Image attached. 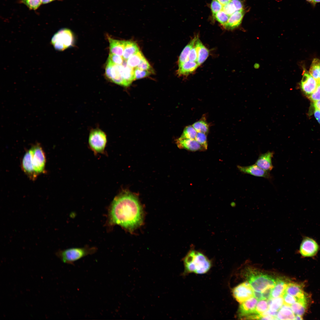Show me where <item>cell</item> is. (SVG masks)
Returning a JSON list of instances; mask_svg holds the SVG:
<instances>
[{
    "label": "cell",
    "mask_w": 320,
    "mask_h": 320,
    "mask_svg": "<svg viewBox=\"0 0 320 320\" xmlns=\"http://www.w3.org/2000/svg\"><path fill=\"white\" fill-rule=\"evenodd\" d=\"M21 168L24 172L31 180L34 181L38 175L35 171L32 161V155L31 149L25 152L23 158Z\"/></svg>",
    "instance_id": "7c38bea8"
},
{
    "label": "cell",
    "mask_w": 320,
    "mask_h": 320,
    "mask_svg": "<svg viewBox=\"0 0 320 320\" xmlns=\"http://www.w3.org/2000/svg\"><path fill=\"white\" fill-rule=\"evenodd\" d=\"M109 43L110 53L122 56L126 41L119 40L108 37Z\"/></svg>",
    "instance_id": "ffe728a7"
},
{
    "label": "cell",
    "mask_w": 320,
    "mask_h": 320,
    "mask_svg": "<svg viewBox=\"0 0 320 320\" xmlns=\"http://www.w3.org/2000/svg\"><path fill=\"white\" fill-rule=\"evenodd\" d=\"M320 249L318 243L313 239L304 237L300 245L299 252L304 257H312L315 255Z\"/></svg>",
    "instance_id": "9c48e42d"
},
{
    "label": "cell",
    "mask_w": 320,
    "mask_h": 320,
    "mask_svg": "<svg viewBox=\"0 0 320 320\" xmlns=\"http://www.w3.org/2000/svg\"><path fill=\"white\" fill-rule=\"evenodd\" d=\"M97 251V248L95 247L87 246L59 250L55 254L63 263L73 265L75 262L87 255L94 254Z\"/></svg>",
    "instance_id": "277c9868"
},
{
    "label": "cell",
    "mask_w": 320,
    "mask_h": 320,
    "mask_svg": "<svg viewBox=\"0 0 320 320\" xmlns=\"http://www.w3.org/2000/svg\"><path fill=\"white\" fill-rule=\"evenodd\" d=\"M313 112L314 116L320 125V110L315 109Z\"/></svg>",
    "instance_id": "7dc6e473"
},
{
    "label": "cell",
    "mask_w": 320,
    "mask_h": 320,
    "mask_svg": "<svg viewBox=\"0 0 320 320\" xmlns=\"http://www.w3.org/2000/svg\"><path fill=\"white\" fill-rule=\"evenodd\" d=\"M237 167L240 172L244 174H248L256 177H263L268 180H271L272 178V177L269 172L262 169L255 164L247 166L238 165Z\"/></svg>",
    "instance_id": "4fadbf2b"
},
{
    "label": "cell",
    "mask_w": 320,
    "mask_h": 320,
    "mask_svg": "<svg viewBox=\"0 0 320 320\" xmlns=\"http://www.w3.org/2000/svg\"><path fill=\"white\" fill-rule=\"evenodd\" d=\"M32 155V161L34 170L38 175L45 172L46 158L44 151L38 143L33 145L31 148Z\"/></svg>",
    "instance_id": "52a82bcc"
},
{
    "label": "cell",
    "mask_w": 320,
    "mask_h": 320,
    "mask_svg": "<svg viewBox=\"0 0 320 320\" xmlns=\"http://www.w3.org/2000/svg\"><path fill=\"white\" fill-rule=\"evenodd\" d=\"M223 7L217 0H212L210 8L213 17L217 13L222 9Z\"/></svg>",
    "instance_id": "f35d334b"
},
{
    "label": "cell",
    "mask_w": 320,
    "mask_h": 320,
    "mask_svg": "<svg viewBox=\"0 0 320 320\" xmlns=\"http://www.w3.org/2000/svg\"><path fill=\"white\" fill-rule=\"evenodd\" d=\"M139 50L136 43L132 41H126L122 57L124 60H127L131 56Z\"/></svg>",
    "instance_id": "484cf974"
},
{
    "label": "cell",
    "mask_w": 320,
    "mask_h": 320,
    "mask_svg": "<svg viewBox=\"0 0 320 320\" xmlns=\"http://www.w3.org/2000/svg\"><path fill=\"white\" fill-rule=\"evenodd\" d=\"M307 299L300 300L292 304L291 306L292 311L295 316L302 317L305 312L307 307Z\"/></svg>",
    "instance_id": "4316f807"
},
{
    "label": "cell",
    "mask_w": 320,
    "mask_h": 320,
    "mask_svg": "<svg viewBox=\"0 0 320 320\" xmlns=\"http://www.w3.org/2000/svg\"><path fill=\"white\" fill-rule=\"evenodd\" d=\"M198 37L195 36L188 43L183 49L179 56L178 61V66L184 63L188 60V56L190 52L194 46Z\"/></svg>",
    "instance_id": "d4e9b609"
},
{
    "label": "cell",
    "mask_w": 320,
    "mask_h": 320,
    "mask_svg": "<svg viewBox=\"0 0 320 320\" xmlns=\"http://www.w3.org/2000/svg\"><path fill=\"white\" fill-rule=\"evenodd\" d=\"M207 134L202 132H197L195 140L206 150L208 147Z\"/></svg>",
    "instance_id": "8d00e7d4"
},
{
    "label": "cell",
    "mask_w": 320,
    "mask_h": 320,
    "mask_svg": "<svg viewBox=\"0 0 320 320\" xmlns=\"http://www.w3.org/2000/svg\"><path fill=\"white\" fill-rule=\"evenodd\" d=\"M283 298L284 304L286 305L291 306L292 304L296 302L302 300L306 299L305 298L302 299H299L289 294L284 292L282 295Z\"/></svg>",
    "instance_id": "74e56055"
},
{
    "label": "cell",
    "mask_w": 320,
    "mask_h": 320,
    "mask_svg": "<svg viewBox=\"0 0 320 320\" xmlns=\"http://www.w3.org/2000/svg\"><path fill=\"white\" fill-rule=\"evenodd\" d=\"M143 213L137 197L124 190L114 198L109 208L108 223L110 226H121L129 231L142 224Z\"/></svg>",
    "instance_id": "6da1fadb"
},
{
    "label": "cell",
    "mask_w": 320,
    "mask_h": 320,
    "mask_svg": "<svg viewBox=\"0 0 320 320\" xmlns=\"http://www.w3.org/2000/svg\"><path fill=\"white\" fill-rule=\"evenodd\" d=\"M176 144L180 149H183L191 151H203L206 150L195 139L180 138L176 140Z\"/></svg>",
    "instance_id": "9a60e30c"
},
{
    "label": "cell",
    "mask_w": 320,
    "mask_h": 320,
    "mask_svg": "<svg viewBox=\"0 0 320 320\" xmlns=\"http://www.w3.org/2000/svg\"><path fill=\"white\" fill-rule=\"evenodd\" d=\"M197 132H202L207 134L209 131V125L204 118L194 123L192 125Z\"/></svg>",
    "instance_id": "f546056e"
},
{
    "label": "cell",
    "mask_w": 320,
    "mask_h": 320,
    "mask_svg": "<svg viewBox=\"0 0 320 320\" xmlns=\"http://www.w3.org/2000/svg\"><path fill=\"white\" fill-rule=\"evenodd\" d=\"M288 283L282 278H277L276 280V284L272 290L271 298L282 296L285 292Z\"/></svg>",
    "instance_id": "603a6c76"
},
{
    "label": "cell",
    "mask_w": 320,
    "mask_h": 320,
    "mask_svg": "<svg viewBox=\"0 0 320 320\" xmlns=\"http://www.w3.org/2000/svg\"><path fill=\"white\" fill-rule=\"evenodd\" d=\"M274 154L273 152L270 151L260 154L255 164L264 170L270 172L273 168L272 159Z\"/></svg>",
    "instance_id": "2e32d148"
},
{
    "label": "cell",
    "mask_w": 320,
    "mask_h": 320,
    "mask_svg": "<svg viewBox=\"0 0 320 320\" xmlns=\"http://www.w3.org/2000/svg\"><path fill=\"white\" fill-rule=\"evenodd\" d=\"M314 7L317 3H320V0H313Z\"/></svg>",
    "instance_id": "f5cc1de1"
},
{
    "label": "cell",
    "mask_w": 320,
    "mask_h": 320,
    "mask_svg": "<svg viewBox=\"0 0 320 320\" xmlns=\"http://www.w3.org/2000/svg\"><path fill=\"white\" fill-rule=\"evenodd\" d=\"M88 142L89 147L95 154L103 153L107 142V135L99 128H92L89 132Z\"/></svg>",
    "instance_id": "5b68a950"
},
{
    "label": "cell",
    "mask_w": 320,
    "mask_h": 320,
    "mask_svg": "<svg viewBox=\"0 0 320 320\" xmlns=\"http://www.w3.org/2000/svg\"><path fill=\"white\" fill-rule=\"evenodd\" d=\"M254 297L256 298L257 300H263L262 293L260 292L255 291L254 292Z\"/></svg>",
    "instance_id": "c3c4849f"
},
{
    "label": "cell",
    "mask_w": 320,
    "mask_h": 320,
    "mask_svg": "<svg viewBox=\"0 0 320 320\" xmlns=\"http://www.w3.org/2000/svg\"><path fill=\"white\" fill-rule=\"evenodd\" d=\"M285 292L299 299L306 298L302 286L296 283L288 282Z\"/></svg>",
    "instance_id": "d6986e66"
},
{
    "label": "cell",
    "mask_w": 320,
    "mask_h": 320,
    "mask_svg": "<svg viewBox=\"0 0 320 320\" xmlns=\"http://www.w3.org/2000/svg\"><path fill=\"white\" fill-rule=\"evenodd\" d=\"M137 67L143 70L152 71L151 66L144 57L141 60Z\"/></svg>",
    "instance_id": "7bdbcfd3"
},
{
    "label": "cell",
    "mask_w": 320,
    "mask_h": 320,
    "mask_svg": "<svg viewBox=\"0 0 320 320\" xmlns=\"http://www.w3.org/2000/svg\"><path fill=\"white\" fill-rule=\"evenodd\" d=\"M219 2H220L222 5L224 6L226 4L228 3L231 1V0H217Z\"/></svg>",
    "instance_id": "f907efd6"
},
{
    "label": "cell",
    "mask_w": 320,
    "mask_h": 320,
    "mask_svg": "<svg viewBox=\"0 0 320 320\" xmlns=\"http://www.w3.org/2000/svg\"><path fill=\"white\" fill-rule=\"evenodd\" d=\"M257 300L255 297H252L240 304L238 311L240 318H244L251 314H256L255 308Z\"/></svg>",
    "instance_id": "5bb4252c"
},
{
    "label": "cell",
    "mask_w": 320,
    "mask_h": 320,
    "mask_svg": "<svg viewBox=\"0 0 320 320\" xmlns=\"http://www.w3.org/2000/svg\"><path fill=\"white\" fill-rule=\"evenodd\" d=\"M74 37L72 32L70 29H61L52 37L51 43L55 49L62 51L73 45Z\"/></svg>",
    "instance_id": "8992f818"
},
{
    "label": "cell",
    "mask_w": 320,
    "mask_h": 320,
    "mask_svg": "<svg viewBox=\"0 0 320 320\" xmlns=\"http://www.w3.org/2000/svg\"><path fill=\"white\" fill-rule=\"evenodd\" d=\"M231 1L234 5L237 11L243 9V4L241 0H231Z\"/></svg>",
    "instance_id": "bcb514c9"
},
{
    "label": "cell",
    "mask_w": 320,
    "mask_h": 320,
    "mask_svg": "<svg viewBox=\"0 0 320 320\" xmlns=\"http://www.w3.org/2000/svg\"><path fill=\"white\" fill-rule=\"evenodd\" d=\"M268 300H261L257 303L255 313L256 314L261 315L267 310L268 308Z\"/></svg>",
    "instance_id": "d6a6232c"
},
{
    "label": "cell",
    "mask_w": 320,
    "mask_h": 320,
    "mask_svg": "<svg viewBox=\"0 0 320 320\" xmlns=\"http://www.w3.org/2000/svg\"><path fill=\"white\" fill-rule=\"evenodd\" d=\"M303 73L300 83V87L306 95H310L316 89L318 84L316 80L305 68H303Z\"/></svg>",
    "instance_id": "8fae6325"
},
{
    "label": "cell",
    "mask_w": 320,
    "mask_h": 320,
    "mask_svg": "<svg viewBox=\"0 0 320 320\" xmlns=\"http://www.w3.org/2000/svg\"><path fill=\"white\" fill-rule=\"evenodd\" d=\"M56 0H41L42 3L46 4Z\"/></svg>",
    "instance_id": "816d5d0a"
},
{
    "label": "cell",
    "mask_w": 320,
    "mask_h": 320,
    "mask_svg": "<svg viewBox=\"0 0 320 320\" xmlns=\"http://www.w3.org/2000/svg\"><path fill=\"white\" fill-rule=\"evenodd\" d=\"M197 132L192 125L186 127L183 130L180 138L195 139Z\"/></svg>",
    "instance_id": "1f68e13d"
},
{
    "label": "cell",
    "mask_w": 320,
    "mask_h": 320,
    "mask_svg": "<svg viewBox=\"0 0 320 320\" xmlns=\"http://www.w3.org/2000/svg\"><path fill=\"white\" fill-rule=\"evenodd\" d=\"M105 74L107 78L113 82L127 87L120 72L119 65L113 63L108 58L105 68Z\"/></svg>",
    "instance_id": "30bf717a"
},
{
    "label": "cell",
    "mask_w": 320,
    "mask_h": 320,
    "mask_svg": "<svg viewBox=\"0 0 320 320\" xmlns=\"http://www.w3.org/2000/svg\"><path fill=\"white\" fill-rule=\"evenodd\" d=\"M244 13L243 9L236 11L229 16L227 23L223 27L229 30L237 28L241 24Z\"/></svg>",
    "instance_id": "ac0fdd59"
},
{
    "label": "cell",
    "mask_w": 320,
    "mask_h": 320,
    "mask_svg": "<svg viewBox=\"0 0 320 320\" xmlns=\"http://www.w3.org/2000/svg\"><path fill=\"white\" fill-rule=\"evenodd\" d=\"M309 72L318 83H320V60L314 58L309 69Z\"/></svg>",
    "instance_id": "83f0119b"
},
{
    "label": "cell",
    "mask_w": 320,
    "mask_h": 320,
    "mask_svg": "<svg viewBox=\"0 0 320 320\" xmlns=\"http://www.w3.org/2000/svg\"><path fill=\"white\" fill-rule=\"evenodd\" d=\"M195 46L197 52V59L196 63L199 66L203 63L207 59L209 55L207 49L203 44L198 37L195 42Z\"/></svg>",
    "instance_id": "44dd1931"
},
{
    "label": "cell",
    "mask_w": 320,
    "mask_h": 320,
    "mask_svg": "<svg viewBox=\"0 0 320 320\" xmlns=\"http://www.w3.org/2000/svg\"><path fill=\"white\" fill-rule=\"evenodd\" d=\"M229 17V16L222 10L217 13L214 17L223 26L227 23Z\"/></svg>",
    "instance_id": "e575fe53"
},
{
    "label": "cell",
    "mask_w": 320,
    "mask_h": 320,
    "mask_svg": "<svg viewBox=\"0 0 320 320\" xmlns=\"http://www.w3.org/2000/svg\"><path fill=\"white\" fill-rule=\"evenodd\" d=\"M197 59V52L195 45L191 49L188 56V60L196 62Z\"/></svg>",
    "instance_id": "ee69618b"
},
{
    "label": "cell",
    "mask_w": 320,
    "mask_h": 320,
    "mask_svg": "<svg viewBox=\"0 0 320 320\" xmlns=\"http://www.w3.org/2000/svg\"><path fill=\"white\" fill-rule=\"evenodd\" d=\"M135 79L144 78L150 75L152 73L150 71L143 70L137 67L134 68Z\"/></svg>",
    "instance_id": "d590c367"
},
{
    "label": "cell",
    "mask_w": 320,
    "mask_h": 320,
    "mask_svg": "<svg viewBox=\"0 0 320 320\" xmlns=\"http://www.w3.org/2000/svg\"><path fill=\"white\" fill-rule=\"evenodd\" d=\"M269 310L273 312H277L284 304L282 296L271 298L268 300Z\"/></svg>",
    "instance_id": "f1b7e54d"
},
{
    "label": "cell",
    "mask_w": 320,
    "mask_h": 320,
    "mask_svg": "<svg viewBox=\"0 0 320 320\" xmlns=\"http://www.w3.org/2000/svg\"><path fill=\"white\" fill-rule=\"evenodd\" d=\"M278 319H295V316L289 305L284 304L279 310L276 316Z\"/></svg>",
    "instance_id": "cb8c5ba5"
},
{
    "label": "cell",
    "mask_w": 320,
    "mask_h": 320,
    "mask_svg": "<svg viewBox=\"0 0 320 320\" xmlns=\"http://www.w3.org/2000/svg\"><path fill=\"white\" fill-rule=\"evenodd\" d=\"M313 106L315 109L320 110V100L314 102Z\"/></svg>",
    "instance_id": "681fc988"
},
{
    "label": "cell",
    "mask_w": 320,
    "mask_h": 320,
    "mask_svg": "<svg viewBox=\"0 0 320 320\" xmlns=\"http://www.w3.org/2000/svg\"><path fill=\"white\" fill-rule=\"evenodd\" d=\"M21 2L31 10L37 9L42 3L41 0H21Z\"/></svg>",
    "instance_id": "836d02e7"
},
{
    "label": "cell",
    "mask_w": 320,
    "mask_h": 320,
    "mask_svg": "<svg viewBox=\"0 0 320 320\" xmlns=\"http://www.w3.org/2000/svg\"><path fill=\"white\" fill-rule=\"evenodd\" d=\"M308 98L313 102L320 100V83H318L316 89L309 96Z\"/></svg>",
    "instance_id": "b9f144b4"
},
{
    "label": "cell",
    "mask_w": 320,
    "mask_h": 320,
    "mask_svg": "<svg viewBox=\"0 0 320 320\" xmlns=\"http://www.w3.org/2000/svg\"><path fill=\"white\" fill-rule=\"evenodd\" d=\"M199 66L196 62L188 60L178 66L177 73L179 76H186L194 72Z\"/></svg>",
    "instance_id": "7402d4cb"
},
{
    "label": "cell",
    "mask_w": 320,
    "mask_h": 320,
    "mask_svg": "<svg viewBox=\"0 0 320 320\" xmlns=\"http://www.w3.org/2000/svg\"><path fill=\"white\" fill-rule=\"evenodd\" d=\"M307 2L310 3L314 7L313 0H305Z\"/></svg>",
    "instance_id": "db71d44e"
},
{
    "label": "cell",
    "mask_w": 320,
    "mask_h": 320,
    "mask_svg": "<svg viewBox=\"0 0 320 320\" xmlns=\"http://www.w3.org/2000/svg\"><path fill=\"white\" fill-rule=\"evenodd\" d=\"M273 287H268L262 292L263 300H268L271 298L272 291Z\"/></svg>",
    "instance_id": "f6af8a7d"
},
{
    "label": "cell",
    "mask_w": 320,
    "mask_h": 320,
    "mask_svg": "<svg viewBox=\"0 0 320 320\" xmlns=\"http://www.w3.org/2000/svg\"><path fill=\"white\" fill-rule=\"evenodd\" d=\"M119 71L124 80L127 87L129 86L133 81L135 80L134 68L129 66L127 60H124L122 64L119 65Z\"/></svg>",
    "instance_id": "e0dca14e"
},
{
    "label": "cell",
    "mask_w": 320,
    "mask_h": 320,
    "mask_svg": "<svg viewBox=\"0 0 320 320\" xmlns=\"http://www.w3.org/2000/svg\"><path fill=\"white\" fill-rule=\"evenodd\" d=\"M108 58L113 63L118 65L122 64L124 60L122 56L110 53L109 55Z\"/></svg>",
    "instance_id": "60d3db41"
},
{
    "label": "cell",
    "mask_w": 320,
    "mask_h": 320,
    "mask_svg": "<svg viewBox=\"0 0 320 320\" xmlns=\"http://www.w3.org/2000/svg\"><path fill=\"white\" fill-rule=\"evenodd\" d=\"M233 295L240 304L254 297L253 289L247 281L242 283L234 287L232 291Z\"/></svg>",
    "instance_id": "ba28073f"
},
{
    "label": "cell",
    "mask_w": 320,
    "mask_h": 320,
    "mask_svg": "<svg viewBox=\"0 0 320 320\" xmlns=\"http://www.w3.org/2000/svg\"><path fill=\"white\" fill-rule=\"evenodd\" d=\"M184 270L183 275L191 273L203 274L210 269V260L203 253L194 249L191 250L183 258Z\"/></svg>",
    "instance_id": "7a4b0ae2"
},
{
    "label": "cell",
    "mask_w": 320,
    "mask_h": 320,
    "mask_svg": "<svg viewBox=\"0 0 320 320\" xmlns=\"http://www.w3.org/2000/svg\"><path fill=\"white\" fill-rule=\"evenodd\" d=\"M222 10L229 16L237 11L231 1L223 6Z\"/></svg>",
    "instance_id": "ab89813d"
},
{
    "label": "cell",
    "mask_w": 320,
    "mask_h": 320,
    "mask_svg": "<svg viewBox=\"0 0 320 320\" xmlns=\"http://www.w3.org/2000/svg\"><path fill=\"white\" fill-rule=\"evenodd\" d=\"M244 276L253 290L257 292H262L268 287H273L276 284V280L271 276L252 268L247 269Z\"/></svg>",
    "instance_id": "3957f363"
},
{
    "label": "cell",
    "mask_w": 320,
    "mask_h": 320,
    "mask_svg": "<svg viewBox=\"0 0 320 320\" xmlns=\"http://www.w3.org/2000/svg\"><path fill=\"white\" fill-rule=\"evenodd\" d=\"M144 57L142 52L139 50L131 56L127 60V65L133 68H135L137 67Z\"/></svg>",
    "instance_id": "4dcf8cb0"
}]
</instances>
